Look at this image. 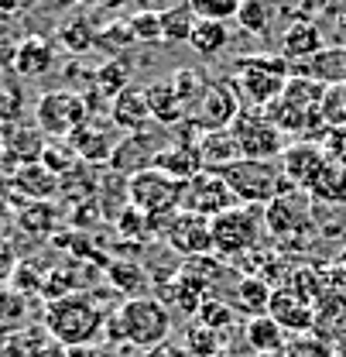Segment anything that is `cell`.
<instances>
[{
  "label": "cell",
  "instance_id": "836d02e7",
  "mask_svg": "<svg viewBox=\"0 0 346 357\" xmlns=\"http://www.w3.org/2000/svg\"><path fill=\"white\" fill-rule=\"evenodd\" d=\"M271 296H274V292H271V289L260 282L258 275H247V278L237 285V299H240L237 306H240V310H247L251 316H267Z\"/></svg>",
  "mask_w": 346,
  "mask_h": 357
},
{
  "label": "cell",
  "instance_id": "e575fe53",
  "mask_svg": "<svg viewBox=\"0 0 346 357\" xmlns=\"http://www.w3.org/2000/svg\"><path fill=\"white\" fill-rule=\"evenodd\" d=\"M271 3L267 0H240V14H237V24L247 31V35H267L271 31Z\"/></svg>",
  "mask_w": 346,
  "mask_h": 357
},
{
  "label": "cell",
  "instance_id": "8fae6325",
  "mask_svg": "<svg viewBox=\"0 0 346 357\" xmlns=\"http://www.w3.org/2000/svg\"><path fill=\"white\" fill-rule=\"evenodd\" d=\"M165 220H168L165 223V241L178 255L203 258V255L213 251V220L196 217V213H185V210H175Z\"/></svg>",
  "mask_w": 346,
  "mask_h": 357
},
{
  "label": "cell",
  "instance_id": "8d00e7d4",
  "mask_svg": "<svg viewBox=\"0 0 346 357\" xmlns=\"http://www.w3.org/2000/svg\"><path fill=\"white\" fill-rule=\"evenodd\" d=\"M21 110H24V93H21V86L10 83V79H0V134L17 124Z\"/></svg>",
  "mask_w": 346,
  "mask_h": 357
},
{
  "label": "cell",
  "instance_id": "4fadbf2b",
  "mask_svg": "<svg viewBox=\"0 0 346 357\" xmlns=\"http://www.w3.org/2000/svg\"><path fill=\"white\" fill-rule=\"evenodd\" d=\"M278 162H281L285 178L292 182V189H302V192H308L312 182L319 178V172L329 165L322 144H312V141H295V144H288L285 155H281Z\"/></svg>",
  "mask_w": 346,
  "mask_h": 357
},
{
  "label": "cell",
  "instance_id": "f546056e",
  "mask_svg": "<svg viewBox=\"0 0 346 357\" xmlns=\"http://www.w3.org/2000/svg\"><path fill=\"white\" fill-rule=\"evenodd\" d=\"M196 21L199 17L189 3H172L168 10H162V42H189Z\"/></svg>",
  "mask_w": 346,
  "mask_h": 357
},
{
  "label": "cell",
  "instance_id": "277c9868",
  "mask_svg": "<svg viewBox=\"0 0 346 357\" xmlns=\"http://www.w3.org/2000/svg\"><path fill=\"white\" fill-rule=\"evenodd\" d=\"M219 176L230 182V189L237 192L240 206H271L278 196L292 192V182L281 172V162H254V158H240L237 165L223 169Z\"/></svg>",
  "mask_w": 346,
  "mask_h": 357
},
{
  "label": "cell",
  "instance_id": "30bf717a",
  "mask_svg": "<svg viewBox=\"0 0 346 357\" xmlns=\"http://www.w3.org/2000/svg\"><path fill=\"white\" fill-rule=\"evenodd\" d=\"M240 117V100H237V86L230 79H213L206 96L199 100V107L192 110V128L196 134L206 131H226L233 128V121Z\"/></svg>",
  "mask_w": 346,
  "mask_h": 357
},
{
  "label": "cell",
  "instance_id": "f35d334b",
  "mask_svg": "<svg viewBox=\"0 0 346 357\" xmlns=\"http://www.w3.org/2000/svg\"><path fill=\"white\" fill-rule=\"evenodd\" d=\"M130 31L134 42H162V10H137L130 14Z\"/></svg>",
  "mask_w": 346,
  "mask_h": 357
},
{
  "label": "cell",
  "instance_id": "7bdbcfd3",
  "mask_svg": "<svg viewBox=\"0 0 346 357\" xmlns=\"http://www.w3.org/2000/svg\"><path fill=\"white\" fill-rule=\"evenodd\" d=\"M322 151H326V158H329V162L346 165V124H343V128H333V131L326 134Z\"/></svg>",
  "mask_w": 346,
  "mask_h": 357
},
{
  "label": "cell",
  "instance_id": "ba28073f",
  "mask_svg": "<svg viewBox=\"0 0 346 357\" xmlns=\"http://www.w3.org/2000/svg\"><path fill=\"white\" fill-rule=\"evenodd\" d=\"M240 199L237 192L230 189V182L217 172H199L196 178H189L182 185V203L178 210L185 213H196V217H206V220H217L226 210H237Z\"/></svg>",
  "mask_w": 346,
  "mask_h": 357
},
{
  "label": "cell",
  "instance_id": "7c38bea8",
  "mask_svg": "<svg viewBox=\"0 0 346 357\" xmlns=\"http://www.w3.org/2000/svg\"><path fill=\"white\" fill-rule=\"evenodd\" d=\"M165 148H168L165 131H148V128H144V131H134L130 137H120V144H117L110 165H113V172L137 176V172H144V169H155V158H158Z\"/></svg>",
  "mask_w": 346,
  "mask_h": 357
},
{
  "label": "cell",
  "instance_id": "681fc988",
  "mask_svg": "<svg viewBox=\"0 0 346 357\" xmlns=\"http://www.w3.org/2000/svg\"><path fill=\"white\" fill-rule=\"evenodd\" d=\"M65 357H83V354H65Z\"/></svg>",
  "mask_w": 346,
  "mask_h": 357
},
{
  "label": "cell",
  "instance_id": "603a6c76",
  "mask_svg": "<svg viewBox=\"0 0 346 357\" xmlns=\"http://www.w3.org/2000/svg\"><path fill=\"white\" fill-rule=\"evenodd\" d=\"M52 66H55V45L48 42L45 35H28L21 42V48H17L10 69L17 76H24V79H35V76H45Z\"/></svg>",
  "mask_w": 346,
  "mask_h": 357
},
{
  "label": "cell",
  "instance_id": "f6af8a7d",
  "mask_svg": "<svg viewBox=\"0 0 346 357\" xmlns=\"http://www.w3.org/2000/svg\"><path fill=\"white\" fill-rule=\"evenodd\" d=\"M299 7H302L305 21H312V17H319V14L333 10V7H336V0H299Z\"/></svg>",
  "mask_w": 346,
  "mask_h": 357
},
{
  "label": "cell",
  "instance_id": "2e32d148",
  "mask_svg": "<svg viewBox=\"0 0 346 357\" xmlns=\"http://www.w3.org/2000/svg\"><path fill=\"white\" fill-rule=\"evenodd\" d=\"M110 121L120 131H144L155 117H151V103H148V89L127 86L124 93H117L110 100Z\"/></svg>",
  "mask_w": 346,
  "mask_h": 357
},
{
  "label": "cell",
  "instance_id": "5b68a950",
  "mask_svg": "<svg viewBox=\"0 0 346 357\" xmlns=\"http://www.w3.org/2000/svg\"><path fill=\"white\" fill-rule=\"evenodd\" d=\"M89 121V103L86 96L72 93V89H52L42 93V100L35 103V128L48 137H72Z\"/></svg>",
  "mask_w": 346,
  "mask_h": 357
},
{
  "label": "cell",
  "instance_id": "d590c367",
  "mask_svg": "<svg viewBox=\"0 0 346 357\" xmlns=\"http://www.w3.org/2000/svg\"><path fill=\"white\" fill-rule=\"evenodd\" d=\"M185 3L192 7V14L199 21L226 24V21H237V14H240V0H185Z\"/></svg>",
  "mask_w": 346,
  "mask_h": 357
},
{
  "label": "cell",
  "instance_id": "4316f807",
  "mask_svg": "<svg viewBox=\"0 0 346 357\" xmlns=\"http://www.w3.org/2000/svg\"><path fill=\"white\" fill-rule=\"evenodd\" d=\"M189 45L196 48V55H203V59H217L219 52L230 45V31H226V24H219V21H196Z\"/></svg>",
  "mask_w": 346,
  "mask_h": 357
},
{
  "label": "cell",
  "instance_id": "9c48e42d",
  "mask_svg": "<svg viewBox=\"0 0 346 357\" xmlns=\"http://www.w3.org/2000/svg\"><path fill=\"white\" fill-rule=\"evenodd\" d=\"M260 227H264V213L258 206H237L226 210L223 217L213 220V251L219 255H244L258 244Z\"/></svg>",
  "mask_w": 346,
  "mask_h": 357
},
{
  "label": "cell",
  "instance_id": "bcb514c9",
  "mask_svg": "<svg viewBox=\"0 0 346 357\" xmlns=\"http://www.w3.org/2000/svg\"><path fill=\"white\" fill-rule=\"evenodd\" d=\"M14 271H17V258H14V251L0 241V282L14 278Z\"/></svg>",
  "mask_w": 346,
  "mask_h": 357
},
{
  "label": "cell",
  "instance_id": "3957f363",
  "mask_svg": "<svg viewBox=\"0 0 346 357\" xmlns=\"http://www.w3.org/2000/svg\"><path fill=\"white\" fill-rule=\"evenodd\" d=\"M292 79V62L285 55H267V52H258V55H240L233 62V86L240 89L254 107H271L285 86Z\"/></svg>",
  "mask_w": 346,
  "mask_h": 357
},
{
  "label": "cell",
  "instance_id": "ab89813d",
  "mask_svg": "<svg viewBox=\"0 0 346 357\" xmlns=\"http://www.w3.org/2000/svg\"><path fill=\"white\" fill-rule=\"evenodd\" d=\"M196 316H199V323H206V326H210V330H226V326H230V323H233V316H237V312L230 310V306H223V303H219V299H213V296H206V303H203V306H199V312H196Z\"/></svg>",
  "mask_w": 346,
  "mask_h": 357
},
{
  "label": "cell",
  "instance_id": "52a82bcc",
  "mask_svg": "<svg viewBox=\"0 0 346 357\" xmlns=\"http://www.w3.org/2000/svg\"><path fill=\"white\" fill-rule=\"evenodd\" d=\"M230 131L240 144V155L254 158V162H278L288 148L285 134L271 124V117L264 110H240V117L233 121Z\"/></svg>",
  "mask_w": 346,
  "mask_h": 357
},
{
  "label": "cell",
  "instance_id": "4dcf8cb0",
  "mask_svg": "<svg viewBox=\"0 0 346 357\" xmlns=\"http://www.w3.org/2000/svg\"><path fill=\"white\" fill-rule=\"evenodd\" d=\"M172 79L175 93H178V100H182V107L189 110V117H192V110L199 107V100L206 96V89H210V79L199 73V69H178L168 76Z\"/></svg>",
  "mask_w": 346,
  "mask_h": 357
},
{
  "label": "cell",
  "instance_id": "5bb4252c",
  "mask_svg": "<svg viewBox=\"0 0 346 357\" xmlns=\"http://www.w3.org/2000/svg\"><path fill=\"white\" fill-rule=\"evenodd\" d=\"M264 227L274 237H299L308 227V192L292 189L285 196H278L267 210H264Z\"/></svg>",
  "mask_w": 346,
  "mask_h": 357
},
{
  "label": "cell",
  "instance_id": "484cf974",
  "mask_svg": "<svg viewBox=\"0 0 346 357\" xmlns=\"http://www.w3.org/2000/svg\"><path fill=\"white\" fill-rule=\"evenodd\" d=\"M244 337L258 354H274L285 347V330L271 319V316H251L244 323Z\"/></svg>",
  "mask_w": 346,
  "mask_h": 357
},
{
  "label": "cell",
  "instance_id": "d6a6232c",
  "mask_svg": "<svg viewBox=\"0 0 346 357\" xmlns=\"http://www.w3.org/2000/svg\"><path fill=\"white\" fill-rule=\"evenodd\" d=\"M182 347L189 351V357H219V333L210 330L206 323H189L185 326V337H182Z\"/></svg>",
  "mask_w": 346,
  "mask_h": 357
},
{
  "label": "cell",
  "instance_id": "6da1fadb",
  "mask_svg": "<svg viewBox=\"0 0 346 357\" xmlns=\"http://www.w3.org/2000/svg\"><path fill=\"white\" fill-rule=\"evenodd\" d=\"M110 326V337L117 344H130V347H141V351H151L165 340H172V312L162 299L155 296H134L127 299L120 310L107 319Z\"/></svg>",
  "mask_w": 346,
  "mask_h": 357
},
{
  "label": "cell",
  "instance_id": "ac0fdd59",
  "mask_svg": "<svg viewBox=\"0 0 346 357\" xmlns=\"http://www.w3.org/2000/svg\"><path fill=\"white\" fill-rule=\"evenodd\" d=\"M292 76H305V79L322 83V86H346V52L343 48H322L319 55L295 62Z\"/></svg>",
  "mask_w": 346,
  "mask_h": 357
},
{
  "label": "cell",
  "instance_id": "9a60e30c",
  "mask_svg": "<svg viewBox=\"0 0 346 357\" xmlns=\"http://www.w3.org/2000/svg\"><path fill=\"white\" fill-rule=\"evenodd\" d=\"M267 316L285 330V333H305L312 323H315V310L312 303L299 296L295 289H278L271 296V306H267Z\"/></svg>",
  "mask_w": 346,
  "mask_h": 357
},
{
  "label": "cell",
  "instance_id": "e0dca14e",
  "mask_svg": "<svg viewBox=\"0 0 346 357\" xmlns=\"http://www.w3.org/2000/svg\"><path fill=\"white\" fill-rule=\"evenodd\" d=\"M155 169L165 172V176H172L175 182H189V178H196L199 172H206L196 141H168V148L155 158Z\"/></svg>",
  "mask_w": 346,
  "mask_h": 357
},
{
  "label": "cell",
  "instance_id": "ffe728a7",
  "mask_svg": "<svg viewBox=\"0 0 346 357\" xmlns=\"http://www.w3.org/2000/svg\"><path fill=\"white\" fill-rule=\"evenodd\" d=\"M117 144H120V137H113V131H107L103 124H93V121H86L69 137V148L76 151L79 162H110Z\"/></svg>",
  "mask_w": 346,
  "mask_h": 357
},
{
  "label": "cell",
  "instance_id": "44dd1931",
  "mask_svg": "<svg viewBox=\"0 0 346 357\" xmlns=\"http://www.w3.org/2000/svg\"><path fill=\"white\" fill-rule=\"evenodd\" d=\"M322 52V31H319V24L315 21H292L285 31H281V55L295 66V62H305V59H312V55H319Z\"/></svg>",
  "mask_w": 346,
  "mask_h": 357
},
{
  "label": "cell",
  "instance_id": "b9f144b4",
  "mask_svg": "<svg viewBox=\"0 0 346 357\" xmlns=\"http://www.w3.org/2000/svg\"><path fill=\"white\" fill-rule=\"evenodd\" d=\"M52 217H55V210L48 203H31L21 210V227L31 234H45V230H52Z\"/></svg>",
  "mask_w": 346,
  "mask_h": 357
},
{
  "label": "cell",
  "instance_id": "74e56055",
  "mask_svg": "<svg viewBox=\"0 0 346 357\" xmlns=\"http://www.w3.org/2000/svg\"><path fill=\"white\" fill-rule=\"evenodd\" d=\"M107 275H110V282H113V289H120L127 299L134 296H141V285H144V271L137 265H130V261H113V265L107 268Z\"/></svg>",
  "mask_w": 346,
  "mask_h": 357
},
{
  "label": "cell",
  "instance_id": "7dc6e473",
  "mask_svg": "<svg viewBox=\"0 0 346 357\" xmlns=\"http://www.w3.org/2000/svg\"><path fill=\"white\" fill-rule=\"evenodd\" d=\"M144 357H189V351H185L182 344H175V340H165V344L144 351Z\"/></svg>",
  "mask_w": 346,
  "mask_h": 357
},
{
  "label": "cell",
  "instance_id": "ee69618b",
  "mask_svg": "<svg viewBox=\"0 0 346 357\" xmlns=\"http://www.w3.org/2000/svg\"><path fill=\"white\" fill-rule=\"evenodd\" d=\"M288 357H333V351L315 337H299L288 344Z\"/></svg>",
  "mask_w": 346,
  "mask_h": 357
},
{
  "label": "cell",
  "instance_id": "8992f818",
  "mask_svg": "<svg viewBox=\"0 0 346 357\" xmlns=\"http://www.w3.org/2000/svg\"><path fill=\"white\" fill-rule=\"evenodd\" d=\"M182 185L185 182H175L172 176H165L158 169H144V172L127 178V203L137 213H144L151 220H162V217H168V213L178 210Z\"/></svg>",
  "mask_w": 346,
  "mask_h": 357
},
{
  "label": "cell",
  "instance_id": "d4e9b609",
  "mask_svg": "<svg viewBox=\"0 0 346 357\" xmlns=\"http://www.w3.org/2000/svg\"><path fill=\"white\" fill-rule=\"evenodd\" d=\"M206 289H210V278H203V275L196 278L189 268H182L172 282H168L165 296H168V303H175L182 312H199V306L206 303Z\"/></svg>",
  "mask_w": 346,
  "mask_h": 357
},
{
  "label": "cell",
  "instance_id": "cb8c5ba5",
  "mask_svg": "<svg viewBox=\"0 0 346 357\" xmlns=\"http://www.w3.org/2000/svg\"><path fill=\"white\" fill-rule=\"evenodd\" d=\"M148 89V103H151V117L162 124V128H178L182 121H189V110L182 107L178 93H175L172 79H155Z\"/></svg>",
  "mask_w": 346,
  "mask_h": 357
},
{
  "label": "cell",
  "instance_id": "c3c4849f",
  "mask_svg": "<svg viewBox=\"0 0 346 357\" xmlns=\"http://www.w3.org/2000/svg\"><path fill=\"white\" fill-rule=\"evenodd\" d=\"M17 7H21V0H0V21H3V17H14Z\"/></svg>",
  "mask_w": 346,
  "mask_h": 357
},
{
  "label": "cell",
  "instance_id": "60d3db41",
  "mask_svg": "<svg viewBox=\"0 0 346 357\" xmlns=\"http://www.w3.org/2000/svg\"><path fill=\"white\" fill-rule=\"evenodd\" d=\"M28 35H21L17 28H14V17H3L0 21V66H14V55H17V48L24 42Z\"/></svg>",
  "mask_w": 346,
  "mask_h": 357
},
{
  "label": "cell",
  "instance_id": "1f68e13d",
  "mask_svg": "<svg viewBox=\"0 0 346 357\" xmlns=\"http://www.w3.org/2000/svg\"><path fill=\"white\" fill-rule=\"evenodd\" d=\"M93 86L100 89L103 96H117V93H124L127 86H134V79H130V66L124 59H110V62H103L96 73H93Z\"/></svg>",
  "mask_w": 346,
  "mask_h": 357
},
{
  "label": "cell",
  "instance_id": "83f0119b",
  "mask_svg": "<svg viewBox=\"0 0 346 357\" xmlns=\"http://www.w3.org/2000/svg\"><path fill=\"white\" fill-rule=\"evenodd\" d=\"M308 196H319V199H326V203H333V206H346V165L329 162V165L319 172V178L312 182Z\"/></svg>",
  "mask_w": 346,
  "mask_h": 357
},
{
  "label": "cell",
  "instance_id": "7402d4cb",
  "mask_svg": "<svg viewBox=\"0 0 346 357\" xmlns=\"http://www.w3.org/2000/svg\"><path fill=\"white\" fill-rule=\"evenodd\" d=\"M199 155H203V165H206V172H223V169H230V165H237L244 155H240V144H237V137L233 131L226 128V131H206L199 134Z\"/></svg>",
  "mask_w": 346,
  "mask_h": 357
},
{
  "label": "cell",
  "instance_id": "7a4b0ae2",
  "mask_svg": "<svg viewBox=\"0 0 346 357\" xmlns=\"http://www.w3.org/2000/svg\"><path fill=\"white\" fill-rule=\"evenodd\" d=\"M103 323H107L103 310L89 296H83V292H72L65 299H55L45 310V326H48V333L62 347H86L89 340H96V333L103 330Z\"/></svg>",
  "mask_w": 346,
  "mask_h": 357
},
{
  "label": "cell",
  "instance_id": "f1b7e54d",
  "mask_svg": "<svg viewBox=\"0 0 346 357\" xmlns=\"http://www.w3.org/2000/svg\"><path fill=\"white\" fill-rule=\"evenodd\" d=\"M96 38H100V31L89 24L86 17H69L58 28V45L65 52H72V55H86L89 48L96 45Z\"/></svg>",
  "mask_w": 346,
  "mask_h": 357
},
{
  "label": "cell",
  "instance_id": "d6986e66",
  "mask_svg": "<svg viewBox=\"0 0 346 357\" xmlns=\"http://www.w3.org/2000/svg\"><path fill=\"white\" fill-rule=\"evenodd\" d=\"M45 137L38 128H28V124H14V128H7V131L0 134V151L10 158V162H17V165H38L45 155Z\"/></svg>",
  "mask_w": 346,
  "mask_h": 357
}]
</instances>
